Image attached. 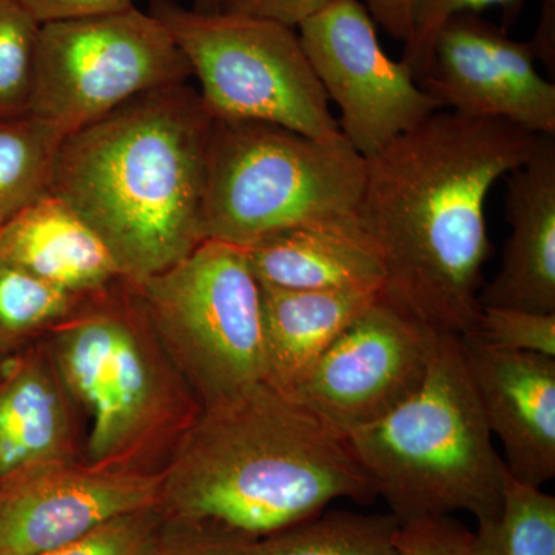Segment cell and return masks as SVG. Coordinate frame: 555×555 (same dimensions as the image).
<instances>
[{"mask_svg": "<svg viewBox=\"0 0 555 555\" xmlns=\"http://www.w3.org/2000/svg\"><path fill=\"white\" fill-rule=\"evenodd\" d=\"M539 141L506 120L440 109L366 158L358 224L387 301L437 334H477L491 254L486 203Z\"/></svg>", "mask_w": 555, "mask_h": 555, "instance_id": "obj_1", "label": "cell"}, {"mask_svg": "<svg viewBox=\"0 0 555 555\" xmlns=\"http://www.w3.org/2000/svg\"><path fill=\"white\" fill-rule=\"evenodd\" d=\"M160 470L167 524L247 542L377 496L349 437L268 383L201 409Z\"/></svg>", "mask_w": 555, "mask_h": 555, "instance_id": "obj_2", "label": "cell"}, {"mask_svg": "<svg viewBox=\"0 0 555 555\" xmlns=\"http://www.w3.org/2000/svg\"><path fill=\"white\" fill-rule=\"evenodd\" d=\"M211 129L188 83L150 91L64 139L50 193L104 241L122 278L141 283L204 241Z\"/></svg>", "mask_w": 555, "mask_h": 555, "instance_id": "obj_3", "label": "cell"}, {"mask_svg": "<svg viewBox=\"0 0 555 555\" xmlns=\"http://www.w3.org/2000/svg\"><path fill=\"white\" fill-rule=\"evenodd\" d=\"M72 401L90 418L87 463L160 470L198 418L199 400L126 278L86 295L46 334Z\"/></svg>", "mask_w": 555, "mask_h": 555, "instance_id": "obj_4", "label": "cell"}, {"mask_svg": "<svg viewBox=\"0 0 555 555\" xmlns=\"http://www.w3.org/2000/svg\"><path fill=\"white\" fill-rule=\"evenodd\" d=\"M347 437L375 494L401 525L459 511L478 524L499 516L507 467L456 335L436 334L418 389Z\"/></svg>", "mask_w": 555, "mask_h": 555, "instance_id": "obj_5", "label": "cell"}, {"mask_svg": "<svg viewBox=\"0 0 555 555\" xmlns=\"http://www.w3.org/2000/svg\"><path fill=\"white\" fill-rule=\"evenodd\" d=\"M366 158L275 124L214 119L204 240L247 247L281 230L358 221Z\"/></svg>", "mask_w": 555, "mask_h": 555, "instance_id": "obj_6", "label": "cell"}, {"mask_svg": "<svg viewBox=\"0 0 555 555\" xmlns=\"http://www.w3.org/2000/svg\"><path fill=\"white\" fill-rule=\"evenodd\" d=\"M149 13L188 57L211 118L275 124L321 141L346 139L297 28L232 11L203 13L175 0H152Z\"/></svg>", "mask_w": 555, "mask_h": 555, "instance_id": "obj_7", "label": "cell"}, {"mask_svg": "<svg viewBox=\"0 0 555 555\" xmlns=\"http://www.w3.org/2000/svg\"><path fill=\"white\" fill-rule=\"evenodd\" d=\"M133 284L201 406L266 383L261 284L243 247L204 240L182 261Z\"/></svg>", "mask_w": 555, "mask_h": 555, "instance_id": "obj_8", "label": "cell"}, {"mask_svg": "<svg viewBox=\"0 0 555 555\" xmlns=\"http://www.w3.org/2000/svg\"><path fill=\"white\" fill-rule=\"evenodd\" d=\"M192 68L170 33L137 7L40 25L30 115L65 133L134 98L188 83Z\"/></svg>", "mask_w": 555, "mask_h": 555, "instance_id": "obj_9", "label": "cell"}, {"mask_svg": "<svg viewBox=\"0 0 555 555\" xmlns=\"http://www.w3.org/2000/svg\"><path fill=\"white\" fill-rule=\"evenodd\" d=\"M297 31L324 93L341 113L343 137L363 158L444 109L403 61L387 56L360 0L321 11Z\"/></svg>", "mask_w": 555, "mask_h": 555, "instance_id": "obj_10", "label": "cell"}, {"mask_svg": "<svg viewBox=\"0 0 555 555\" xmlns=\"http://www.w3.org/2000/svg\"><path fill=\"white\" fill-rule=\"evenodd\" d=\"M436 334L379 295L291 397L349 436L382 420L418 389Z\"/></svg>", "mask_w": 555, "mask_h": 555, "instance_id": "obj_11", "label": "cell"}, {"mask_svg": "<svg viewBox=\"0 0 555 555\" xmlns=\"http://www.w3.org/2000/svg\"><path fill=\"white\" fill-rule=\"evenodd\" d=\"M163 470L112 469L76 459L0 481V555H40L127 514L158 506Z\"/></svg>", "mask_w": 555, "mask_h": 555, "instance_id": "obj_12", "label": "cell"}, {"mask_svg": "<svg viewBox=\"0 0 555 555\" xmlns=\"http://www.w3.org/2000/svg\"><path fill=\"white\" fill-rule=\"evenodd\" d=\"M420 86L456 115L555 137V83L540 75L531 42L478 13L456 14L441 27Z\"/></svg>", "mask_w": 555, "mask_h": 555, "instance_id": "obj_13", "label": "cell"}, {"mask_svg": "<svg viewBox=\"0 0 555 555\" xmlns=\"http://www.w3.org/2000/svg\"><path fill=\"white\" fill-rule=\"evenodd\" d=\"M462 338L470 377L511 476L540 486L555 477V358Z\"/></svg>", "mask_w": 555, "mask_h": 555, "instance_id": "obj_14", "label": "cell"}, {"mask_svg": "<svg viewBox=\"0 0 555 555\" xmlns=\"http://www.w3.org/2000/svg\"><path fill=\"white\" fill-rule=\"evenodd\" d=\"M511 233L502 266L478 301L481 308L555 313V139L540 137L534 155L509 173Z\"/></svg>", "mask_w": 555, "mask_h": 555, "instance_id": "obj_15", "label": "cell"}, {"mask_svg": "<svg viewBox=\"0 0 555 555\" xmlns=\"http://www.w3.org/2000/svg\"><path fill=\"white\" fill-rule=\"evenodd\" d=\"M0 259L79 297L122 278L104 241L51 193L0 224Z\"/></svg>", "mask_w": 555, "mask_h": 555, "instance_id": "obj_16", "label": "cell"}, {"mask_svg": "<svg viewBox=\"0 0 555 555\" xmlns=\"http://www.w3.org/2000/svg\"><path fill=\"white\" fill-rule=\"evenodd\" d=\"M69 401L43 343L7 357L0 369V481L25 467L76 459Z\"/></svg>", "mask_w": 555, "mask_h": 555, "instance_id": "obj_17", "label": "cell"}, {"mask_svg": "<svg viewBox=\"0 0 555 555\" xmlns=\"http://www.w3.org/2000/svg\"><path fill=\"white\" fill-rule=\"evenodd\" d=\"M243 248L255 276L264 286L383 291L382 264L358 221L281 230Z\"/></svg>", "mask_w": 555, "mask_h": 555, "instance_id": "obj_18", "label": "cell"}, {"mask_svg": "<svg viewBox=\"0 0 555 555\" xmlns=\"http://www.w3.org/2000/svg\"><path fill=\"white\" fill-rule=\"evenodd\" d=\"M379 295L378 288L287 291L261 284L266 383L292 396L328 347Z\"/></svg>", "mask_w": 555, "mask_h": 555, "instance_id": "obj_19", "label": "cell"}, {"mask_svg": "<svg viewBox=\"0 0 555 555\" xmlns=\"http://www.w3.org/2000/svg\"><path fill=\"white\" fill-rule=\"evenodd\" d=\"M392 514L327 511L248 543V555H398Z\"/></svg>", "mask_w": 555, "mask_h": 555, "instance_id": "obj_20", "label": "cell"}, {"mask_svg": "<svg viewBox=\"0 0 555 555\" xmlns=\"http://www.w3.org/2000/svg\"><path fill=\"white\" fill-rule=\"evenodd\" d=\"M68 134L33 115L0 119V224L50 193Z\"/></svg>", "mask_w": 555, "mask_h": 555, "instance_id": "obj_21", "label": "cell"}, {"mask_svg": "<svg viewBox=\"0 0 555 555\" xmlns=\"http://www.w3.org/2000/svg\"><path fill=\"white\" fill-rule=\"evenodd\" d=\"M474 540L478 555H555V496L507 470L499 516Z\"/></svg>", "mask_w": 555, "mask_h": 555, "instance_id": "obj_22", "label": "cell"}, {"mask_svg": "<svg viewBox=\"0 0 555 555\" xmlns=\"http://www.w3.org/2000/svg\"><path fill=\"white\" fill-rule=\"evenodd\" d=\"M82 298L0 259V346L11 352L46 335Z\"/></svg>", "mask_w": 555, "mask_h": 555, "instance_id": "obj_23", "label": "cell"}, {"mask_svg": "<svg viewBox=\"0 0 555 555\" xmlns=\"http://www.w3.org/2000/svg\"><path fill=\"white\" fill-rule=\"evenodd\" d=\"M39 35L21 0H0V119L30 115Z\"/></svg>", "mask_w": 555, "mask_h": 555, "instance_id": "obj_24", "label": "cell"}, {"mask_svg": "<svg viewBox=\"0 0 555 555\" xmlns=\"http://www.w3.org/2000/svg\"><path fill=\"white\" fill-rule=\"evenodd\" d=\"M525 0H412V27L404 42L401 61L411 68L416 82L425 80L433 60L438 31L451 17L462 13H480L489 7L502 9L505 30L520 14Z\"/></svg>", "mask_w": 555, "mask_h": 555, "instance_id": "obj_25", "label": "cell"}, {"mask_svg": "<svg viewBox=\"0 0 555 555\" xmlns=\"http://www.w3.org/2000/svg\"><path fill=\"white\" fill-rule=\"evenodd\" d=\"M158 506L127 514L78 542L40 555H152L166 529Z\"/></svg>", "mask_w": 555, "mask_h": 555, "instance_id": "obj_26", "label": "cell"}, {"mask_svg": "<svg viewBox=\"0 0 555 555\" xmlns=\"http://www.w3.org/2000/svg\"><path fill=\"white\" fill-rule=\"evenodd\" d=\"M473 337L495 349L555 358V313L481 308Z\"/></svg>", "mask_w": 555, "mask_h": 555, "instance_id": "obj_27", "label": "cell"}, {"mask_svg": "<svg viewBox=\"0 0 555 555\" xmlns=\"http://www.w3.org/2000/svg\"><path fill=\"white\" fill-rule=\"evenodd\" d=\"M396 545L398 555H478L474 532L449 516L401 525Z\"/></svg>", "mask_w": 555, "mask_h": 555, "instance_id": "obj_28", "label": "cell"}, {"mask_svg": "<svg viewBox=\"0 0 555 555\" xmlns=\"http://www.w3.org/2000/svg\"><path fill=\"white\" fill-rule=\"evenodd\" d=\"M248 543L221 532L167 524L152 555H248Z\"/></svg>", "mask_w": 555, "mask_h": 555, "instance_id": "obj_29", "label": "cell"}, {"mask_svg": "<svg viewBox=\"0 0 555 555\" xmlns=\"http://www.w3.org/2000/svg\"><path fill=\"white\" fill-rule=\"evenodd\" d=\"M339 2L345 0H230L225 11L262 17L298 28L302 22Z\"/></svg>", "mask_w": 555, "mask_h": 555, "instance_id": "obj_30", "label": "cell"}, {"mask_svg": "<svg viewBox=\"0 0 555 555\" xmlns=\"http://www.w3.org/2000/svg\"><path fill=\"white\" fill-rule=\"evenodd\" d=\"M40 25L86 20L133 9V0H21Z\"/></svg>", "mask_w": 555, "mask_h": 555, "instance_id": "obj_31", "label": "cell"}, {"mask_svg": "<svg viewBox=\"0 0 555 555\" xmlns=\"http://www.w3.org/2000/svg\"><path fill=\"white\" fill-rule=\"evenodd\" d=\"M372 20L393 39L406 42L412 27V0H367Z\"/></svg>", "mask_w": 555, "mask_h": 555, "instance_id": "obj_32", "label": "cell"}, {"mask_svg": "<svg viewBox=\"0 0 555 555\" xmlns=\"http://www.w3.org/2000/svg\"><path fill=\"white\" fill-rule=\"evenodd\" d=\"M537 61L545 65L551 76L555 75V0H542V13L534 39L529 40Z\"/></svg>", "mask_w": 555, "mask_h": 555, "instance_id": "obj_33", "label": "cell"}, {"mask_svg": "<svg viewBox=\"0 0 555 555\" xmlns=\"http://www.w3.org/2000/svg\"><path fill=\"white\" fill-rule=\"evenodd\" d=\"M230 0H193V10L203 13H219L228 9Z\"/></svg>", "mask_w": 555, "mask_h": 555, "instance_id": "obj_34", "label": "cell"}, {"mask_svg": "<svg viewBox=\"0 0 555 555\" xmlns=\"http://www.w3.org/2000/svg\"><path fill=\"white\" fill-rule=\"evenodd\" d=\"M7 357H9V352H5L2 346H0V369H2L3 363H5Z\"/></svg>", "mask_w": 555, "mask_h": 555, "instance_id": "obj_35", "label": "cell"}]
</instances>
